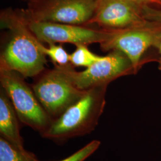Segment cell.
I'll list each match as a JSON object with an SVG mask.
<instances>
[{
	"instance_id": "cell-8",
	"label": "cell",
	"mask_w": 161,
	"mask_h": 161,
	"mask_svg": "<svg viewBox=\"0 0 161 161\" xmlns=\"http://www.w3.org/2000/svg\"><path fill=\"white\" fill-rule=\"evenodd\" d=\"M23 17L27 27L35 38L41 42H46L48 44L56 43H70L75 46H88L94 43L100 44L110 34V30L93 29L83 25L37 22L27 20L24 16Z\"/></svg>"
},
{
	"instance_id": "cell-17",
	"label": "cell",
	"mask_w": 161,
	"mask_h": 161,
	"mask_svg": "<svg viewBox=\"0 0 161 161\" xmlns=\"http://www.w3.org/2000/svg\"><path fill=\"white\" fill-rule=\"evenodd\" d=\"M153 48L157 52L158 56L156 57V61L158 64V69L161 71V32L159 35Z\"/></svg>"
},
{
	"instance_id": "cell-7",
	"label": "cell",
	"mask_w": 161,
	"mask_h": 161,
	"mask_svg": "<svg viewBox=\"0 0 161 161\" xmlns=\"http://www.w3.org/2000/svg\"><path fill=\"white\" fill-rule=\"evenodd\" d=\"M66 69L75 86L82 90L108 86L111 82L126 75L136 74L131 62L119 51H112L83 71L77 72L69 64Z\"/></svg>"
},
{
	"instance_id": "cell-12",
	"label": "cell",
	"mask_w": 161,
	"mask_h": 161,
	"mask_svg": "<svg viewBox=\"0 0 161 161\" xmlns=\"http://www.w3.org/2000/svg\"><path fill=\"white\" fill-rule=\"evenodd\" d=\"M75 51L70 54V64L77 67L88 68L100 56L91 52L85 45L76 46Z\"/></svg>"
},
{
	"instance_id": "cell-10",
	"label": "cell",
	"mask_w": 161,
	"mask_h": 161,
	"mask_svg": "<svg viewBox=\"0 0 161 161\" xmlns=\"http://www.w3.org/2000/svg\"><path fill=\"white\" fill-rule=\"evenodd\" d=\"M19 117L5 91H0V134L11 143L23 149V142L20 134Z\"/></svg>"
},
{
	"instance_id": "cell-9",
	"label": "cell",
	"mask_w": 161,
	"mask_h": 161,
	"mask_svg": "<svg viewBox=\"0 0 161 161\" xmlns=\"http://www.w3.org/2000/svg\"><path fill=\"white\" fill-rule=\"evenodd\" d=\"M143 6L132 0H98L97 7L86 26L97 25L105 30H121L147 23Z\"/></svg>"
},
{
	"instance_id": "cell-2",
	"label": "cell",
	"mask_w": 161,
	"mask_h": 161,
	"mask_svg": "<svg viewBox=\"0 0 161 161\" xmlns=\"http://www.w3.org/2000/svg\"><path fill=\"white\" fill-rule=\"evenodd\" d=\"M108 86L87 90L82 97L53 120L50 125L41 133V136L54 140H64L84 136L94 130L103 112Z\"/></svg>"
},
{
	"instance_id": "cell-3",
	"label": "cell",
	"mask_w": 161,
	"mask_h": 161,
	"mask_svg": "<svg viewBox=\"0 0 161 161\" xmlns=\"http://www.w3.org/2000/svg\"><path fill=\"white\" fill-rule=\"evenodd\" d=\"M66 66L55 65L54 69L44 73L32 86L42 108L53 119L75 103L86 91L75 86Z\"/></svg>"
},
{
	"instance_id": "cell-4",
	"label": "cell",
	"mask_w": 161,
	"mask_h": 161,
	"mask_svg": "<svg viewBox=\"0 0 161 161\" xmlns=\"http://www.w3.org/2000/svg\"><path fill=\"white\" fill-rule=\"evenodd\" d=\"M22 77L15 71L0 68L1 86L10 98L19 120L41 134L50 125L53 119Z\"/></svg>"
},
{
	"instance_id": "cell-6",
	"label": "cell",
	"mask_w": 161,
	"mask_h": 161,
	"mask_svg": "<svg viewBox=\"0 0 161 161\" xmlns=\"http://www.w3.org/2000/svg\"><path fill=\"white\" fill-rule=\"evenodd\" d=\"M161 32L147 23L143 26L121 30H110L108 38L101 43L104 52L119 51L131 62L136 74L151 58H146V52L153 48Z\"/></svg>"
},
{
	"instance_id": "cell-15",
	"label": "cell",
	"mask_w": 161,
	"mask_h": 161,
	"mask_svg": "<svg viewBox=\"0 0 161 161\" xmlns=\"http://www.w3.org/2000/svg\"><path fill=\"white\" fill-rule=\"evenodd\" d=\"M144 18L152 25L161 32V9L150 6H143L142 8Z\"/></svg>"
},
{
	"instance_id": "cell-5",
	"label": "cell",
	"mask_w": 161,
	"mask_h": 161,
	"mask_svg": "<svg viewBox=\"0 0 161 161\" xmlns=\"http://www.w3.org/2000/svg\"><path fill=\"white\" fill-rule=\"evenodd\" d=\"M22 9L29 20L86 26L93 17L98 0H32Z\"/></svg>"
},
{
	"instance_id": "cell-16",
	"label": "cell",
	"mask_w": 161,
	"mask_h": 161,
	"mask_svg": "<svg viewBox=\"0 0 161 161\" xmlns=\"http://www.w3.org/2000/svg\"><path fill=\"white\" fill-rule=\"evenodd\" d=\"M142 6H150L161 8V0H132Z\"/></svg>"
},
{
	"instance_id": "cell-11",
	"label": "cell",
	"mask_w": 161,
	"mask_h": 161,
	"mask_svg": "<svg viewBox=\"0 0 161 161\" xmlns=\"http://www.w3.org/2000/svg\"><path fill=\"white\" fill-rule=\"evenodd\" d=\"M36 156L0 137V161H36Z\"/></svg>"
},
{
	"instance_id": "cell-18",
	"label": "cell",
	"mask_w": 161,
	"mask_h": 161,
	"mask_svg": "<svg viewBox=\"0 0 161 161\" xmlns=\"http://www.w3.org/2000/svg\"><path fill=\"white\" fill-rule=\"evenodd\" d=\"M23 1H28V2H29V1H32V0H23Z\"/></svg>"
},
{
	"instance_id": "cell-1",
	"label": "cell",
	"mask_w": 161,
	"mask_h": 161,
	"mask_svg": "<svg viewBox=\"0 0 161 161\" xmlns=\"http://www.w3.org/2000/svg\"><path fill=\"white\" fill-rule=\"evenodd\" d=\"M1 24L12 35L1 55L0 68L15 71L23 78L42 73L47 64L44 45L27 27L22 10L7 8L2 11Z\"/></svg>"
},
{
	"instance_id": "cell-14",
	"label": "cell",
	"mask_w": 161,
	"mask_h": 161,
	"mask_svg": "<svg viewBox=\"0 0 161 161\" xmlns=\"http://www.w3.org/2000/svg\"><path fill=\"white\" fill-rule=\"evenodd\" d=\"M101 142L97 140L92 141L72 155L59 161H84L98 149ZM36 161H40L36 160Z\"/></svg>"
},
{
	"instance_id": "cell-13",
	"label": "cell",
	"mask_w": 161,
	"mask_h": 161,
	"mask_svg": "<svg viewBox=\"0 0 161 161\" xmlns=\"http://www.w3.org/2000/svg\"><path fill=\"white\" fill-rule=\"evenodd\" d=\"M48 47L43 46L42 51L52 60L55 65L66 66L70 64L69 54L60 45L50 44Z\"/></svg>"
}]
</instances>
